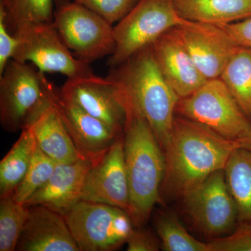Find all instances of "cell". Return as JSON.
Segmentation results:
<instances>
[{
  "instance_id": "6da1fadb",
  "label": "cell",
  "mask_w": 251,
  "mask_h": 251,
  "mask_svg": "<svg viewBox=\"0 0 251 251\" xmlns=\"http://www.w3.org/2000/svg\"><path fill=\"white\" fill-rule=\"evenodd\" d=\"M237 141L226 139L197 122L175 117L169 144L164 151L166 171L163 196L181 198L209 175L224 170Z\"/></svg>"
},
{
  "instance_id": "7a4b0ae2",
  "label": "cell",
  "mask_w": 251,
  "mask_h": 251,
  "mask_svg": "<svg viewBox=\"0 0 251 251\" xmlns=\"http://www.w3.org/2000/svg\"><path fill=\"white\" fill-rule=\"evenodd\" d=\"M117 81L126 110L123 139L130 191L128 214L133 225L141 227L148 222L155 204L161 202L166 159L151 126L126 89Z\"/></svg>"
},
{
  "instance_id": "3957f363",
  "label": "cell",
  "mask_w": 251,
  "mask_h": 251,
  "mask_svg": "<svg viewBox=\"0 0 251 251\" xmlns=\"http://www.w3.org/2000/svg\"><path fill=\"white\" fill-rule=\"evenodd\" d=\"M112 69L109 75L128 91L164 151L171 140L180 98L163 77L151 45Z\"/></svg>"
},
{
  "instance_id": "277c9868",
  "label": "cell",
  "mask_w": 251,
  "mask_h": 251,
  "mask_svg": "<svg viewBox=\"0 0 251 251\" xmlns=\"http://www.w3.org/2000/svg\"><path fill=\"white\" fill-rule=\"evenodd\" d=\"M175 114L232 141L245 138L251 128L250 119L220 77L206 80L193 93L180 99Z\"/></svg>"
},
{
  "instance_id": "5b68a950",
  "label": "cell",
  "mask_w": 251,
  "mask_h": 251,
  "mask_svg": "<svg viewBox=\"0 0 251 251\" xmlns=\"http://www.w3.org/2000/svg\"><path fill=\"white\" fill-rule=\"evenodd\" d=\"M190 21L178 14L175 0H139L114 27L115 49L108 65H120L167 31Z\"/></svg>"
},
{
  "instance_id": "8992f818",
  "label": "cell",
  "mask_w": 251,
  "mask_h": 251,
  "mask_svg": "<svg viewBox=\"0 0 251 251\" xmlns=\"http://www.w3.org/2000/svg\"><path fill=\"white\" fill-rule=\"evenodd\" d=\"M52 24L77 59L91 64L111 55L115 49L114 27L74 0H55Z\"/></svg>"
},
{
  "instance_id": "52a82bcc",
  "label": "cell",
  "mask_w": 251,
  "mask_h": 251,
  "mask_svg": "<svg viewBox=\"0 0 251 251\" xmlns=\"http://www.w3.org/2000/svg\"><path fill=\"white\" fill-rule=\"evenodd\" d=\"M80 251H115L126 243L133 225L117 206L80 201L64 216Z\"/></svg>"
},
{
  "instance_id": "ba28073f",
  "label": "cell",
  "mask_w": 251,
  "mask_h": 251,
  "mask_svg": "<svg viewBox=\"0 0 251 251\" xmlns=\"http://www.w3.org/2000/svg\"><path fill=\"white\" fill-rule=\"evenodd\" d=\"M181 198L196 228L212 239L230 234L237 226V207L226 184L224 170L212 173Z\"/></svg>"
},
{
  "instance_id": "9c48e42d",
  "label": "cell",
  "mask_w": 251,
  "mask_h": 251,
  "mask_svg": "<svg viewBox=\"0 0 251 251\" xmlns=\"http://www.w3.org/2000/svg\"><path fill=\"white\" fill-rule=\"evenodd\" d=\"M42 73L11 59L0 74V122L6 131L22 130L45 99Z\"/></svg>"
},
{
  "instance_id": "30bf717a",
  "label": "cell",
  "mask_w": 251,
  "mask_h": 251,
  "mask_svg": "<svg viewBox=\"0 0 251 251\" xmlns=\"http://www.w3.org/2000/svg\"><path fill=\"white\" fill-rule=\"evenodd\" d=\"M16 36L20 45L13 59L32 63L39 72L59 73L67 78L92 73L90 64L71 52L52 23L33 26Z\"/></svg>"
},
{
  "instance_id": "8fae6325",
  "label": "cell",
  "mask_w": 251,
  "mask_h": 251,
  "mask_svg": "<svg viewBox=\"0 0 251 251\" xmlns=\"http://www.w3.org/2000/svg\"><path fill=\"white\" fill-rule=\"evenodd\" d=\"M42 82L48 100L57 110L81 156L93 163L98 161L122 134L63 97L44 73Z\"/></svg>"
},
{
  "instance_id": "7c38bea8",
  "label": "cell",
  "mask_w": 251,
  "mask_h": 251,
  "mask_svg": "<svg viewBox=\"0 0 251 251\" xmlns=\"http://www.w3.org/2000/svg\"><path fill=\"white\" fill-rule=\"evenodd\" d=\"M59 90L63 97L106 124L118 134L123 133L126 110L121 87L115 79L91 73L67 78Z\"/></svg>"
},
{
  "instance_id": "4fadbf2b",
  "label": "cell",
  "mask_w": 251,
  "mask_h": 251,
  "mask_svg": "<svg viewBox=\"0 0 251 251\" xmlns=\"http://www.w3.org/2000/svg\"><path fill=\"white\" fill-rule=\"evenodd\" d=\"M82 201L109 204L129 212V185L123 133L91 167L86 175Z\"/></svg>"
},
{
  "instance_id": "5bb4252c",
  "label": "cell",
  "mask_w": 251,
  "mask_h": 251,
  "mask_svg": "<svg viewBox=\"0 0 251 251\" xmlns=\"http://www.w3.org/2000/svg\"><path fill=\"white\" fill-rule=\"evenodd\" d=\"M193 62L207 80L221 76L239 44L216 25L190 21L175 27Z\"/></svg>"
},
{
  "instance_id": "9a60e30c",
  "label": "cell",
  "mask_w": 251,
  "mask_h": 251,
  "mask_svg": "<svg viewBox=\"0 0 251 251\" xmlns=\"http://www.w3.org/2000/svg\"><path fill=\"white\" fill-rule=\"evenodd\" d=\"M151 47L163 77L180 99L193 93L207 80L193 62L175 27L159 36Z\"/></svg>"
},
{
  "instance_id": "2e32d148",
  "label": "cell",
  "mask_w": 251,
  "mask_h": 251,
  "mask_svg": "<svg viewBox=\"0 0 251 251\" xmlns=\"http://www.w3.org/2000/svg\"><path fill=\"white\" fill-rule=\"evenodd\" d=\"M93 162L82 158L72 163H57L49 181L25 202L41 205L65 216L82 201L86 175Z\"/></svg>"
},
{
  "instance_id": "e0dca14e",
  "label": "cell",
  "mask_w": 251,
  "mask_h": 251,
  "mask_svg": "<svg viewBox=\"0 0 251 251\" xmlns=\"http://www.w3.org/2000/svg\"><path fill=\"white\" fill-rule=\"evenodd\" d=\"M18 251H80L64 216L49 208L31 206Z\"/></svg>"
},
{
  "instance_id": "ac0fdd59",
  "label": "cell",
  "mask_w": 251,
  "mask_h": 251,
  "mask_svg": "<svg viewBox=\"0 0 251 251\" xmlns=\"http://www.w3.org/2000/svg\"><path fill=\"white\" fill-rule=\"evenodd\" d=\"M25 128L31 130L37 146L56 163H72L83 158L46 96L29 117Z\"/></svg>"
},
{
  "instance_id": "d6986e66",
  "label": "cell",
  "mask_w": 251,
  "mask_h": 251,
  "mask_svg": "<svg viewBox=\"0 0 251 251\" xmlns=\"http://www.w3.org/2000/svg\"><path fill=\"white\" fill-rule=\"evenodd\" d=\"M181 18L222 25L251 17V0H175Z\"/></svg>"
},
{
  "instance_id": "ffe728a7",
  "label": "cell",
  "mask_w": 251,
  "mask_h": 251,
  "mask_svg": "<svg viewBox=\"0 0 251 251\" xmlns=\"http://www.w3.org/2000/svg\"><path fill=\"white\" fill-rule=\"evenodd\" d=\"M224 173L237 205L239 221H251V150L236 148L229 157Z\"/></svg>"
},
{
  "instance_id": "44dd1931",
  "label": "cell",
  "mask_w": 251,
  "mask_h": 251,
  "mask_svg": "<svg viewBox=\"0 0 251 251\" xmlns=\"http://www.w3.org/2000/svg\"><path fill=\"white\" fill-rule=\"evenodd\" d=\"M36 147L31 130L23 128L20 138L0 162V197L13 194L23 181Z\"/></svg>"
},
{
  "instance_id": "7402d4cb",
  "label": "cell",
  "mask_w": 251,
  "mask_h": 251,
  "mask_svg": "<svg viewBox=\"0 0 251 251\" xmlns=\"http://www.w3.org/2000/svg\"><path fill=\"white\" fill-rule=\"evenodd\" d=\"M220 78L251 121V49L239 46Z\"/></svg>"
},
{
  "instance_id": "603a6c76",
  "label": "cell",
  "mask_w": 251,
  "mask_h": 251,
  "mask_svg": "<svg viewBox=\"0 0 251 251\" xmlns=\"http://www.w3.org/2000/svg\"><path fill=\"white\" fill-rule=\"evenodd\" d=\"M7 11L12 34L28 28L53 22V0H0Z\"/></svg>"
},
{
  "instance_id": "cb8c5ba5",
  "label": "cell",
  "mask_w": 251,
  "mask_h": 251,
  "mask_svg": "<svg viewBox=\"0 0 251 251\" xmlns=\"http://www.w3.org/2000/svg\"><path fill=\"white\" fill-rule=\"evenodd\" d=\"M154 224L163 251H213L210 242H201L193 237L173 213L158 211Z\"/></svg>"
},
{
  "instance_id": "d4e9b609",
  "label": "cell",
  "mask_w": 251,
  "mask_h": 251,
  "mask_svg": "<svg viewBox=\"0 0 251 251\" xmlns=\"http://www.w3.org/2000/svg\"><path fill=\"white\" fill-rule=\"evenodd\" d=\"M29 215V206L15 201L12 194L0 197V251L16 250Z\"/></svg>"
},
{
  "instance_id": "484cf974",
  "label": "cell",
  "mask_w": 251,
  "mask_h": 251,
  "mask_svg": "<svg viewBox=\"0 0 251 251\" xmlns=\"http://www.w3.org/2000/svg\"><path fill=\"white\" fill-rule=\"evenodd\" d=\"M57 163L36 147L29 168L23 181L14 190L12 196L16 202L25 204L49 181Z\"/></svg>"
},
{
  "instance_id": "4316f807",
  "label": "cell",
  "mask_w": 251,
  "mask_h": 251,
  "mask_svg": "<svg viewBox=\"0 0 251 251\" xmlns=\"http://www.w3.org/2000/svg\"><path fill=\"white\" fill-rule=\"evenodd\" d=\"M103 18L110 24L125 17L139 0H74Z\"/></svg>"
},
{
  "instance_id": "83f0119b",
  "label": "cell",
  "mask_w": 251,
  "mask_h": 251,
  "mask_svg": "<svg viewBox=\"0 0 251 251\" xmlns=\"http://www.w3.org/2000/svg\"><path fill=\"white\" fill-rule=\"evenodd\" d=\"M209 242L213 251H251V221H239L230 234Z\"/></svg>"
},
{
  "instance_id": "f1b7e54d",
  "label": "cell",
  "mask_w": 251,
  "mask_h": 251,
  "mask_svg": "<svg viewBox=\"0 0 251 251\" xmlns=\"http://www.w3.org/2000/svg\"><path fill=\"white\" fill-rule=\"evenodd\" d=\"M7 11L4 4L0 3V74L11 59L20 45V39L11 34L6 27Z\"/></svg>"
},
{
  "instance_id": "f546056e",
  "label": "cell",
  "mask_w": 251,
  "mask_h": 251,
  "mask_svg": "<svg viewBox=\"0 0 251 251\" xmlns=\"http://www.w3.org/2000/svg\"><path fill=\"white\" fill-rule=\"evenodd\" d=\"M127 251H157L161 244L151 232L138 227L133 229L126 241Z\"/></svg>"
},
{
  "instance_id": "4dcf8cb0",
  "label": "cell",
  "mask_w": 251,
  "mask_h": 251,
  "mask_svg": "<svg viewBox=\"0 0 251 251\" xmlns=\"http://www.w3.org/2000/svg\"><path fill=\"white\" fill-rule=\"evenodd\" d=\"M219 26L222 27L239 46L251 49V17L239 22Z\"/></svg>"
},
{
  "instance_id": "1f68e13d",
  "label": "cell",
  "mask_w": 251,
  "mask_h": 251,
  "mask_svg": "<svg viewBox=\"0 0 251 251\" xmlns=\"http://www.w3.org/2000/svg\"><path fill=\"white\" fill-rule=\"evenodd\" d=\"M238 148L247 149L251 150V128L245 138L237 141Z\"/></svg>"
}]
</instances>
